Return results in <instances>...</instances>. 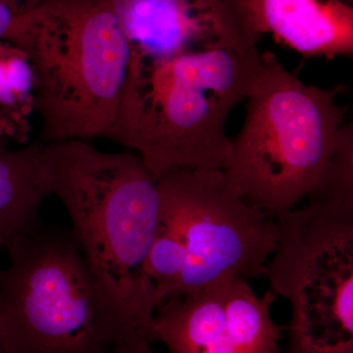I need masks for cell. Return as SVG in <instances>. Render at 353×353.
Wrapping results in <instances>:
<instances>
[{
	"mask_svg": "<svg viewBox=\"0 0 353 353\" xmlns=\"http://www.w3.org/2000/svg\"><path fill=\"white\" fill-rule=\"evenodd\" d=\"M37 175L44 196L66 208L70 231L125 330L146 334L158 307L145 269L159 226L157 176L136 152H101L79 139L41 143Z\"/></svg>",
	"mask_w": 353,
	"mask_h": 353,
	"instance_id": "6da1fadb",
	"label": "cell"
},
{
	"mask_svg": "<svg viewBox=\"0 0 353 353\" xmlns=\"http://www.w3.org/2000/svg\"><path fill=\"white\" fill-rule=\"evenodd\" d=\"M263 62L259 48H213L148 59L132 50L108 139L129 148L158 178L173 169H219L232 150L230 113Z\"/></svg>",
	"mask_w": 353,
	"mask_h": 353,
	"instance_id": "7a4b0ae2",
	"label": "cell"
},
{
	"mask_svg": "<svg viewBox=\"0 0 353 353\" xmlns=\"http://www.w3.org/2000/svg\"><path fill=\"white\" fill-rule=\"evenodd\" d=\"M14 46L34 70L39 141L108 139L132 55L108 0H44Z\"/></svg>",
	"mask_w": 353,
	"mask_h": 353,
	"instance_id": "3957f363",
	"label": "cell"
},
{
	"mask_svg": "<svg viewBox=\"0 0 353 353\" xmlns=\"http://www.w3.org/2000/svg\"><path fill=\"white\" fill-rule=\"evenodd\" d=\"M341 85L303 82L270 51L245 97L225 178L248 203L278 220L307 197L333 154L347 109Z\"/></svg>",
	"mask_w": 353,
	"mask_h": 353,
	"instance_id": "277c9868",
	"label": "cell"
},
{
	"mask_svg": "<svg viewBox=\"0 0 353 353\" xmlns=\"http://www.w3.org/2000/svg\"><path fill=\"white\" fill-rule=\"evenodd\" d=\"M0 270L4 353H112L129 334L70 229L14 239Z\"/></svg>",
	"mask_w": 353,
	"mask_h": 353,
	"instance_id": "5b68a950",
	"label": "cell"
},
{
	"mask_svg": "<svg viewBox=\"0 0 353 353\" xmlns=\"http://www.w3.org/2000/svg\"><path fill=\"white\" fill-rule=\"evenodd\" d=\"M278 222L265 276L292 306L285 353H353V199H308Z\"/></svg>",
	"mask_w": 353,
	"mask_h": 353,
	"instance_id": "8992f818",
	"label": "cell"
},
{
	"mask_svg": "<svg viewBox=\"0 0 353 353\" xmlns=\"http://www.w3.org/2000/svg\"><path fill=\"white\" fill-rule=\"evenodd\" d=\"M159 226L182 245L178 296L229 279L260 278L280 226L245 201L219 169H173L157 178Z\"/></svg>",
	"mask_w": 353,
	"mask_h": 353,
	"instance_id": "52a82bcc",
	"label": "cell"
},
{
	"mask_svg": "<svg viewBox=\"0 0 353 353\" xmlns=\"http://www.w3.org/2000/svg\"><path fill=\"white\" fill-rule=\"evenodd\" d=\"M271 292L229 279L158 306L146 334L168 353H280L282 328L272 320Z\"/></svg>",
	"mask_w": 353,
	"mask_h": 353,
	"instance_id": "ba28073f",
	"label": "cell"
},
{
	"mask_svg": "<svg viewBox=\"0 0 353 353\" xmlns=\"http://www.w3.org/2000/svg\"><path fill=\"white\" fill-rule=\"evenodd\" d=\"M132 50L148 59L257 48L252 0H108Z\"/></svg>",
	"mask_w": 353,
	"mask_h": 353,
	"instance_id": "9c48e42d",
	"label": "cell"
},
{
	"mask_svg": "<svg viewBox=\"0 0 353 353\" xmlns=\"http://www.w3.org/2000/svg\"><path fill=\"white\" fill-rule=\"evenodd\" d=\"M260 32L304 57L353 53V8L341 0H252Z\"/></svg>",
	"mask_w": 353,
	"mask_h": 353,
	"instance_id": "30bf717a",
	"label": "cell"
},
{
	"mask_svg": "<svg viewBox=\"0 0 353 353\" xmlns=\"http://www.w3.org/2000/svg\"><path fill=\"white\" fill-rule=\"evenodd\" d=\"M41 143L12 148L0 141V250L43 226L39 210L46 196L37 175Z\"/></svg>",
	"mask_w": 353,
	"mask_h": 353,
	"instance_id": "8fae6325",
	"label": "cell"
},
{
	"mask_svg": "<svg viewBox=\"0 0 353 353\" xmlns=\"http://www.w3.org/2000/svg\"><path fill=\"white\" fill-rule=\"evenodd\" d=\"M185 268V255L182 245L171 234L158 226L145 261L146 272L157 290L158 306L178 296Z\"/></svg>",
	"mask_w": 353,
	"mask_h": 353,
	"instance_id": "7c38bea8",
	"label": "cell"
},
{
	"mask_svg": "<svg viewBox=\"0 0 353 353\" xmlns=\"http://www.w3.org/2000/svg\"><path fill=\"white\" fill-rule=\"evenodd\" d=\"M9 87L28 116L34 112V74L27 54L9 41L0 43Z\"/></svg>",
	"mask_w": 353,
	"mask_h": 353,
	"instance_id": "4fadbf2b",
	"label": "cell"
},
{
	"mask_svg": "<svg viewBox=\"0 0 353 353\" xmlns=\"http://www.w3.org/2000/svg\"><path fill=\"white\" fill-rule=\"evenodd\" d=\"M44 0H0V41L14 43L25 29L34 7Z\"/></svg>",
	"mask_w": 353,
	"mask_h": 353,
	"instance_id": "5bb4252c",
	"label": "cell"
},
{
	"mask_svg": "<svg viewBox=\"0 0 353 353\" xmlns=\"http://www.w3.org/2000/svg\"><path fill=\"white\" fill-rule=\"evenodd\" d=\"M31 134L30 122L21 121L0 108V141L24 145Z\"/></svg>",
	"mask_w": 353,
	"mask_h": 353,
	"instance_id": "9a60e30c",
	"label": "cell"
},
{
	"mask_svg": "<svg viewBox=\"0 0 353 353\" xmlns=\"http://www.w3.org/2000/svg\"><path fill=\"white\" fill-rule=\"evenodd\" d=\"M0 43H1V41H0ZM0 108L3 109L4 111L17 119L30 122L29 116L26 114L20 102L16 99L12 90L9 87L6 69H4L3 61H2L1 50H0Z\"/></svg>",
	"mask_w": 353,
	"mask_h": 353,
	"instance_id": "2e32d148",
	"label": "cell"
},
{
	"mask_svg": "<svg viewBox=\"0 0 353 353\" xmlns=\"http://www.w3.org/2000/svg\"><path fill=\"white\" fill-rule=\"evenodd\" d=\"M152 343L145 334L129 333L117 341L112 353H155Z\"/></svg>",
	"mask_w": 353,
	"mask_h": 353,
	"instance_id": "e0dca14e",
	"label": "cell"
},
{
	"mask_svg": "<svg viewBox=\"0 0 353 353\" xmlns=\"http://www.w3.org/2000/svg\"><path fill=\"white\" fill-rule=\"evenodd\" d=\"M0 353H4L3 350H2L1 347H0Z\"/></svg>",
	"mask_w": 353,
	"mask_h": 353,
	"instance_id": "ac0fdd59",
	"label": "cell"
}]
</instances>
